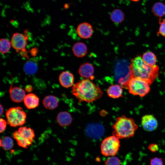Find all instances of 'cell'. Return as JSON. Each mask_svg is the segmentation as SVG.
<instances>
[{
    "label": "cell",
    "mask_w": 165,
    "mask_h": 165,
    "mask_svg": "<svg viewBox=\"0 0 165 165\" xmlns=\"http://www.w3.org/2000/svg\"><path fill=\"white\" fill-rule=\"evenodd\" d=\"M72 92L80 102H92L102 96L103 93L101 88L89 79L79 81L72 86Z\"/></svg>",
    "instance_id": "cell-1"
},
{
    "label": "cell",
    "mask_w": 165,
    "mask_h": 165,
    "mask_svg": "<svg viewBox=\"0 0 165 165\" xmlns=\"http://www.w3.org/2000/svg\"><path fill=\"white\" fill-rule=\"evenodd\" d=\"M129 68L131 76L144 79L150 85L155 80L159 74V68L158 65H148L141 56L132 59Z\"/></svg>",
    "instance_id": "cell-2"
},
{
    "label": "cell",
    "mask_w": 165,
    "mask_h": 165,
    "mask_svg": "<svg viewBox=\"0 0 165 165\" xmlns=\"http://www.w3.org/2000/svg\"><path fill=\"white\" fill-rule=\"evenodd\" d=\"M138 128L133 119L124 116L117 118L112 128L113 135L119 139L132 137Z\"/></svg>",
    "instance_id": "cell-3"
},
{
    "label": "cell",
    "mask_w": 165,
    "mask_h": 165,
    "mask_svg": "<svg viewBox=\"0 0 165 165\" xmlns=\"http://www.w3.org/2000/svg\"><path fill=\"white\" fill-rule=\"evenodd\" d=\"M150 85L144 79L131 76L128 82L127 89L130 94L143 97L150 91Z\"/></svg>",
    "instance_id": "cell-4"
},
{
    "label": "cell",
    "mask_w": 165,
    "mask_h": 165,
    "mask_svg": "<svg viewBox=\"0 0 165 165\" xmlns=\"http://www.w3.org/2000/svg\"><path fill=\"white\" fill-rule=\"evenodd\" d=\"M13 138L20 147L26 148L31 145L35 137L33 129L26 127H19L13 134Z\"/></svg>",
    "instance_id": "cell-5"
},
{
    "label": "cell",
    "mask_w": 165,
    "mask_h": 165,
    "mask_svg": "<svg viewBox=\"0 0 165 165\" xmlns=\"http://www.w3.org/2000/svg\"><path fill=\"white\" fill-rule=\"evenodd\" d=\"M6 116L8 123L12 127H16L25 123L26 114L21 107L17 106L8 109Z\"/></svg>",
    "instance_id": "cell-6"
},
{
    "label": "cell",
    "mask_w": 165,
    "mask_h": 165,
    "mask_svg": "<svg viewBox=\"0 0 165 165\" xmlns=\"http://www.w3.org/2000/svg\"><path fill=\"white\" fill-rule=\"evenodd\" d=\"M119 139L113 135L104 139L101 145V154L106 156H112L116 155L120 146Z\"/></svg>",
    "instance_id": "cell-7"
},
{
    "label": "cell",
    "mask_w": 165,
    "mask_h": 165,
    "mask_svg": "<svg viewBox=\"0 0 165 165\" xmlns=\"http://www.w3.org/2000/svg\"><path fill=\"white\" fill-rule=\"evenodd\" d=\"M28 30L25 31L24 34L19 33H14L11 38V43L13 47L22 57L29 58L26 47L28 37Z\"/></svg>",
    "instance_id": "cell-8"
},
{
    "label": "cell",
    "mask_w": 165,
    "mask_h": 165,
    "mask_svg": "<svg viewBox=\"0 0 165 165\" xmlns=\"http://www.w3.org/2000/svg\"><path fill=\"white\" fill-rule=\"evenodd\" d=\"M141 124L145 130L151 132L157 128L158 123L157 120L153 116L148 114L144 115L142 117Z\"/></svg>",
    "instance_id": "cell-9"
},
{
    "label": "cell",
    "mask_w": 165,
    "mask_h": 165,
    "mask_svg": "<svg viewBox=\"0 0 165 165\" xmlns=\"http://www.w3.org/2000/svg\"><path fill=\"white\" fill-rule=\"evenodd\" d=\"M78 36L83 39H88L92 35L94 30L91 25L87 22H82L79 24L76 28Z\"/></svg>",
    "instance_id": "cell-10"
},
{
    "label": "cell",
    "mask_w": 165,
    "mask_h": 165,
    "mask_svg": "<svg viewBox=\"0 0 165 165\" xmlns=\"http://www.w3.org/2000/svg\"><path fill=\"white\" fill-rule=\"evenodd\" d=\"M86 132L88 136L90 137L98 138L103 134L104 129L100 124H91L86 127Z\"/></svg>",
    "instance_id": "cell-11"
},
{
    "label": "cell",
    "mask_w": 165,
    "mask_h": 165,
    "mask_svg": "<svg viewBox=\"0 0 165 165\" xmlns=\"http://www.w3.org/2000/svg\"><path fill=\"white\" fill-rule=\"evenodd\" d=\"M94 68L93 65L88 62L81 64L78 70L79 74L81 77L91 79H94Z\"/></svg>",
    "instance_id": "cell-12"
},
{
    "label": "cell",
    "mask_w": 165,
    "mask_h": 165,
    "mask_svg": "<svg viewBox=\"0 0 165 165\" xmlns=\"http://www.w3.org/2000/svg\"><path fill=\"white\" fill-rule=\"evenodd\" d=\"M9 92L12 100L16 103L22 102L26 96L24 90L18 87H12V85L10 87Z\"/></svg>",
    "instance_id": "cell-13"
},
{
    "label": "cell",
    "mask_w": 165,
    "mask_h": 165,
    "mask_svg": "<svg viewBox=\"0 0 165 165\" xmlns=\"http://www.w3.org/2000/svg\"><path fill=\"white\" fill-rule=\"evenodd\" d=\"M59 81L61 85L65 88H68L74 85V77L71 73L68 71L62 72L59 76Z\"/></svg>",
    "instance_id": "cell-14"
},
{
    "label": "cell",
    "mask_w": 165,
    "mask_h": 165,
    "mask_svg": "<svg viewBox=\"0 0 165 165\" xmlns=\"http://www.w3.org/2000/svg\"><path fill=\"white\" fill-rule=\"evenodd\" d=\"M23 101L25 106L28 109L35 108L39 105V99L34 94L30 93L26 95Z\"/></svg>",
    "instance_id": "cell-15"
},
{
    "label": "cell",
    "mask_w": 165,
    "mask_h": 165,
    "mask_svg": "<svg viewBox=\"0 0 165 165\" xmlns=\"http://www.w3.org/2000/svg\"><path fill=\"white\" fill-rule=\"evenodd\" d=\"M57 121L61 126L65 127L71 124L72 118L71 114L68 112H61L58 114L57 117Z\"/></svg>",
    "instance_id": "cell-16"
},
{
    "label": "cell",
    "mask_w": 165,
    "mask_h": 165,
    "mask_svg": "<svg viewBox=\"0 0 165 165\" xmlns=\"http://www.w3.org/2000/svg\"><path fill=\"white\" fill-rule=\"evenodd\" d=\"M74 54L78 57H82L85 56L87 53V49L86 45L81 42L75 43L72 48Z\"/></svg>",
    "instance_id": "cell-17"
},
{
    "label": "cell",
    "mask_w": 165,
    "mask_h": 165,
    "mask_svg": "<svg viewBox=\"0 0 165 165\" xmlns=\"http://www.w3.org/2000/svg\"><path fill=\"white\" fill-rule=\"evenodd\" d=\"M107 93L109 97L118 98L122 97L123 90L119 85L113 84L108 87L107 90Z\"/></svg>",
    "instance_id": "cell-18"
},
{
    "label": "cell",
    "mask_w": 165,
    "mask_h": 165,
    "mask_svg": "<svg viewBox=\"0 0 165 165\" xmlns=\"http://www.w3.org/2000/svg\"><path fill=\"white\" fill-rule=\"evenodd\" d=\"M58 102L57 98L51 95L46 96L42 101L44 107L50 110H53L56 108L58 105Z\"/></svg>",
    "instance_id": "cell-19"
},
{
    "label": "cell",
    "mask_w": 165,
    "mask_h": 165,
    "mask_svg": "<svg viewBox=\"0 0 165 165\" xmlns=\"http://www.w3.org/2000/svg\"><path fill=\"white\" fill-rule=\"evenodd\" d=\"M153 15L161 18L165 15V4L161 2H157L153 5L152 8Z\"/></svg>",
    "instance_id": "cell-20"
},
{
    "label": "cell",
    "mask_w": 165,
    "mask_h": 165,
    "mask_svg": "<svg viewBox=\"0 0 165 165\" xmlns=\"http://www.w3.org/2000/svg\"><path fill=\"white\" fill-rule=\"evenodd\" d=\"M110 17L112 21L116 24H119L123 21L125 14L121 10L116 9L111 13Z\"/></svg>",
    "instance_id": "cell-21"
},
{
    "label": "cell",
    "mask_w": 165,
    "mask_h": 165,
    "mask_svg": "<svg viewBox=\"0 0 165 165\" xmlns=\"http://www.w3.org/2000/svg\"><path fill=\"white\" fill-rule=\"evenodd\" d=\"M143 61L147 64L150 66L156 65L157 62L156 55L151 51H147L141 57Z\"/></svg>",
    "instance_id": "cell-22"
},
{
    "label": "cell",
    "mask_w": 165,
    "mask_h": 165,
    "mask_svg": "<svg viewBox=\"0 0 165 165\" xmlns=\"http://www.w3.org/2000/svg\"><path fill=\"white\" fill-rule=\"evenodd\" d=\"M37 69L36 64L32 61H27L24 64V67L25 73L29 75H32L36 73Z\"/></svg>",
    "instance_id": "cell-23"
},
{
    "label": "cell",
    "mask_w": 165,
    "mask_h": 165,
    "mask_svg": "<svg viewBox=\"0 0 165 165\" xmlns=\"http://www.w3.org/2000/svg\"><path fill=\"white\" fill-rule=\"evenodd\" d=\"M13 146V141L9 137L5 136L0 140V146L6 150L11 149Z\"/></svg>",
    "instance_id": "cell-24"
},
{
    "label": "cell",
    "mask_w": 165,
    "mask_h": 165,
    "mask_svg": "<svg viewBox=\"0 0 165 165\" xmlns=\"http://www.w3.org/2000/svg\"><path fill=\"white\" fill-rule=\"evenodd\" d=\"M11 43L5 38H1L0 42V52L2 54L8 52L11 48Z\"/></svg>",
    "instance_id": "cell-25"
},
{
    "label": "cell",
    "mask_w": 165,
    "mask_h": 165,
    "mask_svg": "<svg viewBox=\"0 0 165 165\" xmlns=\"http://www.w3.org/2000/svg\"><path fill=\"white\" fill-rule=\"evenodd\" d=\"M105 165H121L119 159L115 156L109 157L105 161Z\"/></svg>",
    "instance_id": "cell-26"
},
{
    "label": "cell",
    "mask_w": 165,
    "mask_h": 165,
    "mask_svg": "<svg viewBox=\"0 0 165 165\" xmlns=\"http://www.w3.org/2000/svg\"><path fill=\"white\" fill-rule=\"evenodd\" d=\"M159 22L160 27L157 34L165 37V18L161 19L160 18Z\"/></svg>",
    "instance_id": "cell-27"
},
{
    "label": "cell",
    "mask_w": 165,
    "mask_h": 165,
    "mask_svg": "<svg viewBox=\"0 0 165 165\" xmlns=\"http://www.w3.org/2000/svg\"><path fill=\"white\" fill-rule=\"evenodd\" d=\"M150 165H163L161 158L156 157L150 160Z\"/></svg>",
    "instance_id": "cell-28"
},
{
    "label": "cell",
    "mask_w": 165,
    "mask_h": 165,
    "mask_svg": "<svg viewBox=\"0 0 165 165\" xmlns=\"http://www.w3.org/2000/svg\"><path fill=\"white\" fill-rule=\"evenodd\" d=\"M0 130L1 133L3 132L6 129V127L7 123L4 119L0 118Z\"/></svg>",
    "instance_id": "cell-29"
},
{
    "label": "cell",
    "mask_w": 165,
    "mask_h": 165,
    "mask_svg": "<svg viewBox=\"0 0 165 165\" xmlns=\"http://www.w3.org/2000/svg\"><path fill=\"white\" fill-rule=\"evenodd\" d=\"M149 150L152 152H155L158 151L159 149L158 146L157 144H151L148 146Z\"/></svg>",
    "instance_id": "cell-30"
},
{
    "label": "cell",
    "mask_w": 165,
    "mask_h": 165,
    "mask_svg": "<svg viewBox=\"0 0 165 165\" xmlns=\"http://www.w3.org/2000/svg\"><path fill=\"white\" fill-rule=\"evenodd\" d=\"M25 90L27 92H31L33 90L32 87L30 85H27L25 86Z\"/></svg>",
    "instance_id": "cell-31"
},
{
    "label": "cell",
    "mask_w": 165,
    "mask_h": 165,
    "mask_svg": "<svg viewBox=\"0 0 165 165\" xmlns=\"http://www.w3.org/2000/svg\"><path fill=\"white\" fill-rule=\"evenodd\" d=\"M36 48H33L31 50L30 53L33 56H35L38 52Z\"/></svg>",
    "instance_id": "cell-32"
},
{
    "label": "cell",
    "mask_w": 165,
    "mask_h": 165,
    "mask_svg": "<svg viewBox=\"0 0 165 165\" xmlns=\"http://www.w3.org/2000/svg\"><path fill=\"white\" fill-rule=\"evenodd\" d=\"M3 108L1 104L0 105V116H1L3 112Z\"/></svg>",
    "instance_id": "cell-33"
},
{
    "label": "cell",
    "mask_w": 165,
    "mask_h": 165,
    "mask_svg": "<svg viewBox=\"0 0 165 165\" xmlns=\"http://www.w3.org/2000/svg\"><path fill=\"white\" fill-rule=\"evenodd\" d=\"M130 0L134 2H138L140 0Z\"/></svg>",
    "instance_id": "cell-34"
}]
</instances>
